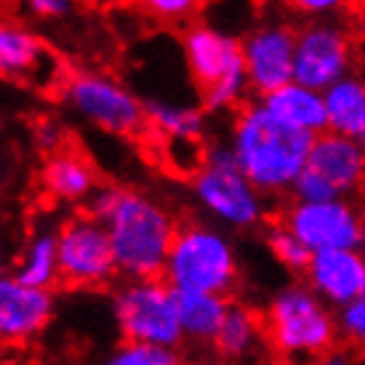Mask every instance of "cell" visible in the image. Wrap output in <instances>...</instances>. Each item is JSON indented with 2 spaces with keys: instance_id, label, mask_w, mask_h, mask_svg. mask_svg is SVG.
Masks as SVG:
<instances>
[{
  "instance_id": "obj_2",
  "label": "cell",
  "mask_w": 365,
  "mask_h": 365,
  "mask_svg": "<svg viewBox=\"0 0 365 365\" xmlns=\"http://www.w3.org/2000/svg\"><path fill=\"white\" fill-rule=\"evenodd\" d=\"M227 142L245 176L267 197H277L294 192L314 136L274 118L262 102H254L235 115Z\"/></svg>"
},
{
  "instance_id": "obj_11",
  "label": "cell",
  "mask_w": 365,
  "mask_h": 365,
  "mask_svg": "<svg viewBox=\"0 0 365 365\" xmlns=\"http://www.w3.org/2000/svg\"><path fill=\"white\" fill-rule=\"evenodd\" d=\"M56 235L61 283L72 288H99L118 274L110 232L93 213L64 222Z\"/></svg>"
},
{
  "instance_id": "obj_22",
  "label": "cell",
  "mask_w": 365,
  "mask_h": 365,
  "mask_svg": "<svg viewBox=\"0 0 365 365\" xmlns=\"http://www.w3.org/2000/svg\"><path fill=\"white\" fill-rule=\"evenodd\" d=\"M147 107V125H153L155 133L168 142H195L200 144L205 136V107L184 102H165V99H150L144 102Z\"/></svg>"
},
{
  "instance_id": "obj_26",
  "label": "cell",
  "mask_w": 365,
  "mask_h": 365,
  "mask_svg": "<svg viewBox=\"0 0 365 365\" xmlns=\"http://www.w3.org/2000/svg\"><path fill=\"white\" fill-rule=\"evenodd\" d=\"M142 11L150 16L168 24H179V21L192 19L197 11L203 9V0H133Z\"/></svg>"
},
{
  "instance_id": "obj_20",
  "label": "cell",
  "mask_w": 365,
  "mask_h": 365,
  "mask_svg": "<svg viewBox=\"0 0 365 365\" xmlns=\"http://www.w3.org/2000/svg\"><path fill=\"white\" fill-rule=\"evenodd\" d=\"M325 112H328V131L344 136H365V78L349 72L341 81L331 83L323 91Z\"/></svg>"
},
{
  "instance_id": "obj_13",
  "label": "cell",
  "mask_w": 365,
  "mask_h": 365,
  "mask_svg": "<svg viewBox=\"0 0 365 365\" xmlns=\"http://www.w3.org/2000/svg\"><path fill=\"white\" fill-rule=\"evenodd\" d=\"M243 61L248 86L256 96L294 81L296 30L283 21H262L243 38Z\"/></svg>"
},
{
  "instance_id": "obj_10",
  "label": "cell",
  "mask_w": 365,
  "mask_h": 365,
  "mask_svg": "<svg viewBox=\"0 0 365 365\" xmlns=\"http://www.w3.org/2000/svg\"><path fill=\"white\" fill-rule=\"evenodd\" d=\"M280 222L288 230H294L312 254L328 248L365 245V216L352 203V197H323V200L296 197L283 211Z\"/></svg>"
},
{
  "instance_id": "obj_27",
  "label": "cell",
  "mask_w": 365,
  "mask_h": 365,
  "mask_svg": "<svg viewBox=\"0 0 365 365\" xmlns=\"http://www.w3.org/2000/svg\"><path fill=\"white\" fill-rule=\"evenodd\" d=\"M339 325L346 341L365 355V296L346 304L344 309H339Z\"/></svg>"
},
{
  "instance_id": "obj_29",
  "label": "cell",
  "mask_w": 365,
  "mask_h": 365,
  "mask_svg": "<svg viewBox=\"0 0 365 365\" xmlns=\"http://www.w3.org/2000/svg\"><path fill=\"white\" fill-rule=\"evenodd\" d=\"M27 11L38 19H64L72 11V0H27Z\"/></svg>"
},
{
  "instance_id": "obj_19",
  "label": "cell",
  "mask_w": 365,
  "mask_h": 365,
  "mask_svg": "<svg viewBox=\"0 0 365 365\" xmlns=\"http://www.w3.org/2000/svg\"><path fill=\"white\" fill-rule=\"evenodd\" d=\"M176 304H179L184 341L213 346V339L224 323V314L230 309L227 296L205 294V291H176Z\"/></svg>"
},
{
  "instance_id": "obj_18",
  "label": "cell",
  "mask_w": 365,
  "mask_h": 365,
  "mask_svg": "<svg viewBox=\"0 0 365 365\" xmlns=\"http://www.w3.org/2000/svg\"><path fill=\"white\" fill-rule=\"evenodd\" d=\"M41 184L59 203H83L99 190L96 168L75 150L51 153L41 171Z\"/></svg>"
},
{
  "instance_id": "obj_4",
  "label": "cell",
  "mask_w": 365,
  "mask_h": 365,
  "mask_svg": "<svg viewBox=\"0 0 365 365\" xmlns=\"http://www.w3.org/2000/svg\"><path fill=\"white\" fill-rule=\"evenodd\" d=\"M163 280L173 291L230 296L240 283V256L232 237L216 222L179 227L163 267Z\"/></svg>"
},
{
  "instance_id": "obj_31",
  "label": "cell",
  "mask_w": 365,
  "mask_h": 365,
  "mask_svg": "<svg viewBox=\"0 0 365 365\" xmlns=\"http://www.w3.org/2000/svg\"><path fill=\"white\" fill-rule=\"evenodd\" d=\"M6 274V259H3V254H0V277Z\"/></svg>"
},
{
  "instance_id": "obj_17",
  "label": "cell",
  "mask_w": 365,
  "mask_h": 365,
  "mask_svg": "<svg viewBox=\"0 0 365 365\" xmlns=\"http://www.w3.org/2000/svg\"><path fill=\"white\" fill-rule=\"evenodd\" d=\"M259 102L272 112L274 118L294 125L304 133L328 131V112H325V96L320 88H312L307 83L288 81L285 86L259 96Z\"/></svg>"
},
{
  "instance_id": "obj_25",
  "label": "cell",
  "mask_w": 365,
  "mask_h": 365,
  "mask_svg": "<svg viewBox=\"0 0 365 365\" xmlns=\"http://www.w3.org/2000/svg\"><path fill=\"white\" fill-rule=\"evenodd\" d=\"M112 365H173L179 355L173 346L153 344V341H133L125 339L110 357Z\"/></svg>"
},
{
  "instance_id": "obj_6",
  "label": "cell",
  "mask_w": 365,
  "mask_h": 365,
  "mask_svg": "<svg viewBox=\"0 0 365 365\" xmlns=\"http://www.w3.org/2000/svg\"><path fill=\"white\" fill-rule=\"evenodd\" d=\"M184 64L200 88L208 112H230L248 96V75L243 61V41L216 24H195L182 38Z\"/></svg>"
},
{
  "instance_id": "obj_16",
  "label": "cell",
  "mask_w": 365,
  "mask_h": 365,
  "mask_svg": "<svg viewBox=\"0 0 365 365\" xmlns=\"http://www.w3.org/2000/svg\"><path fill=\"white\" fill-rule=\"evenodd\" d=\"M0 78L48 86L56 78V59L35 32L0 21Z\"/></svg>"
},
{
  "instance_id": "obj_14",
  "label": "cell",
  "mask_w": 365,
  "mask_h": 365,
  "mask_svg": "<svg viewBox=\"0 0 365 365\" xmlns=\"http://www.w3.org/2000/svg\"><path fill=\"white\" fill-rule=\"evenodd\" d=\"M53 317L51 288L24 283L16 274L0 277V346H27Z\"/></svg>"
},
{
  "instance_id": "obj_1",
  "label": "cell",
  "mask_w": 365,
  "mask_h": 365,
  "mask_svg": "<svg viewBox=\"0 0 365 365\" xmlns=\"http://www.w3.org/2000/svg\"><path fill=\"white\" fill-rule=\"evenodd\" d=\"M88 211L110 232L118 274L160 277L179 230L165 205L139 190L99 187L88 197Z\"/></svg>"
},
{
  "instance_id": "obj_9",
  "label": "cell",
  "mask_w": 365,
  "mask_h": 365,
  "mask_svg": "<svg viewBox=\"0 0 365 365\" xmlns=\"http://www.w3.org/2000/svg\"><path fill=\"white\" fill-rule=\"evenodd\" d=\"M365 187V142L336 131L314 136L309 158L299 182L296 197L323 200V197H352Z\"/></svg>"
},
{
  "instance_id": "obj_23",
  "label": "cell",
  "mask_w": 365,
  "mask_h": 365,
  "mask_svg": "<svg viewBox=\"0 0 365 365\" xmlns=\"http://www.w3.org/2000/svg\"><path fill=\"white\" fill-rule=\"evenodd\" d=\"M16 277L24 283L38 285V288H53L61 280L59 272V235L51 230L35 232L27 240L24 251H21L16 269Z\"/></svg>"
},
{
  "instance_id": "obj_24",
  "label": "cell",
  "mask_w": 365,
  "mask_h": 365,
  "mask_svg": "<svg viewBox=\"0 0 365 365\" xmlns=\"http://www.w3.org/2000/svg\"><path fill=\"white\" fill-rule=\"evenodd\" d=\"M264 240H267V248H269L272 259L280 264V267H285L288 272L304 274L312 251L299 240V235H296L294 230H288L283 222H277L274 227L267 230V237H264Z\"/></svg>"
},
{
  "instance_id": "obj_8",
  "label": "cell",
  "mask_w": 365,
  "mask_h": 365,
  "mask_svg": "<svg viewBox=\"0 0 365 365\" xmlns=\"http://www.w3.org/2000/svg\"><path fill=\"white\" fill-rule=\"evenodd\" d=\"M61 96L81 120L112 136H136L147 125V107L125 83L99 75L75 72L61 86Z\"/></svg>"
},
{
  "instance_id": "obj_5",
  "label": "cell",
  "mask_w": 365,
  "mask_h": 365,
  "mask_svg": "<svg viewBox=\"0 0 365 365\" xmlns=\"http://www.w3.org/2000/svg\"><path fill=\"white\" fill-rule=\"evenodd\" d=\"M192 197L197 208L224 230L248 232L267 219V195L256 187L235 158L230 142L205 147L192 173Z\"/></svg>"
},
{
  "instance_id": "obj_28",
  "label": "cell",
  "mask_w": 365,
  "mask_h": 365,
  "mask_svg": "<svg viewBox=\"0 0 365 365\" xmlns=\"http://www.w3.org/2000/svg\"><path fill=\"white\" fill-rule=\"evenodd\" d=\"M285 6L307 19H331L346 6V0H285Z\"/></svg>"
},
{
  "instance_id": "obj_21",
  "label": "cell",
  "mask_w": 365,
  "mask_h": 365,
  "mask_svg": "<svg viewBox=\"0 0 365 365\" xmlns=\"http://www.w3.org/2000/svg\"><path fill=\"white\" fill-rule=\"evenodd\" d=\"M267 344L264 317L245 304H230L219 334L213 339V349L224 360H248Z\"/></svg>"
},
{
  "instance_id": "obj_30",
  "label": "cell",
  "mask_w": 365,
  "mask_h": 365,
  "mask_svg": "<svg viewBox=\"0 0 365 365\" xmlns=\"http://www.w3.org/2000/svg\"><path fill=\"white\" fill-rule=\"evenodd\" d=\"M35 142H38V147L41 150H46V153H56L61 144V128L59 123L53 120H43L38 128H35Z\"/></svg>"
},
{
  "instance_id": "obj_12",
  "label": "cell",
  "mask_w": 365,
  "mask_h": 365,
  "mask_svg": "<svg viewBox=\"0 0 365 365\" xmlns=\"http://www.w3.org/2000/svg\"><path fill=\"white\" fill-rule=\"evenodd\" d=\"M355 46L344 24L334 19H312L296 30L294 81L325 91L331 83L352 72Z\"/></svg>"
},
{
  "instance_id": "obj_3",
  "label": "cell",
  "mask_w": 365,
  "mask_h": 365,
  "mask_svg": "<svg viewBox=\"0 0 365 365\" xmlns=\"http://www.w3.org/2000/svg\"><path fill=\"white\" fill-rule=\"evenodd\" d=\"M262 317L267 346L283 360L323 357L341 339L336 309L325 304L307 283L280 288Z\"/></svg>"
},
{
  "instance_id": "obj_7",
  "label": "cell",
  "mask_w": 365,
  "mask_h": 365,
  "mask_svg": "<svg viewBox=\"0 0 365 365\" xmlns=\"http://www.w3.org/2000/svg\"><path fill=\"white\" fill-rule=\"evenodd\" d=\"M112 312L123 339L153 341L173 349L184 341L176 291L160 277H131L118 288Z\"/></svg>"
},
{
  "instance_id": "obj_15",
  "label": "cell",
  "mask_w": 365,
  "mask_h": 365,
  "mask_svg": "<svg viewBox=\"0 0 365 365\" xmlns=\"http://www.w3.org/2000/svg\"><path fill=\"white\" fill-rule=\"evenodd\" d=\"M304 283L339 312L365 296V254L360 248L314 251L304 269Z\"/></svg>"
}]
</instances>
